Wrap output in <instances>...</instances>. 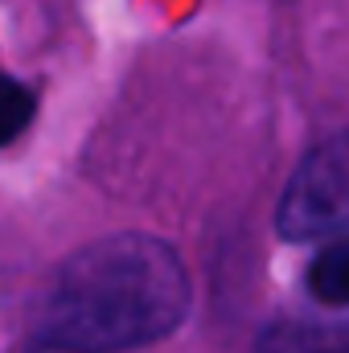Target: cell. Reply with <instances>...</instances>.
<instances>
[{"instance_id": "cell-1", "label": "cell", "mask_w": 349, "mask_h": 353, "mask_svg": "<svg viewBox=\"0 0 349 353\" xmlns=\"http://www.w3.org/2000/svg\"><path fill=\"white\" fill-rule=\"evenodd\" d=\"M189 308V275L169 243L115 234L74 251L37 316L33 350L123 353L169 337Z\"/></svg>"}, {"instance_id": "cell-2", "label": "cell", "mask_w": 349, "mask_h": 353, "mask_svg": "<svg viewBox=\"0 0 349 353\" xmlns=\"http://www.w3.org/2000/svg\"><path fill=\"white\" fill-rule=\"evenodd\" d=\"M275 226L288 243L329 239L349 226V132L317 144L279 197Z\"/></svg>"}, {"instance_id": "cell-3", "label": "cell", "mask_w": 349, "mask_h": 353, "mask_svg": "<svg viewBox=\"0 0 349 353\" xmlns=\"http://www.w3.org/2000/svg\"><path fill=\"white\" fill-rule=\"evenodd\" d=\"M259 353H349V321L341 325L275 321L259 333Z\"/></svg>"}, {"instance_id": "cell-4", "label": "cell", "mask_w": 349, "mask_h": 353, "mask_svg": "<svg viewBox=\"0 0 349 353\" xmlns=\"http://www.w3.org/2000/svg\"><path fill=\"white\" fill-rule=\"evenodd\" d=\"M308 292L312 300L329 308H349V239L329 243L308 267Z\"/></svg>"}, {"instance_id": "cell-5", "label": "cell", "mask_w": 349, "mask_h": 353, "mask_svg": "<svg viewBox=\"0 0 349 353\" xmlns=\"http://www.w3.org/2000/svg\"><path fill=\"white\" fill-rule=\"evenodd\" d=\"M33 119V90L0 74V144L17 140Z\"/></svg>"}]
</instances>
